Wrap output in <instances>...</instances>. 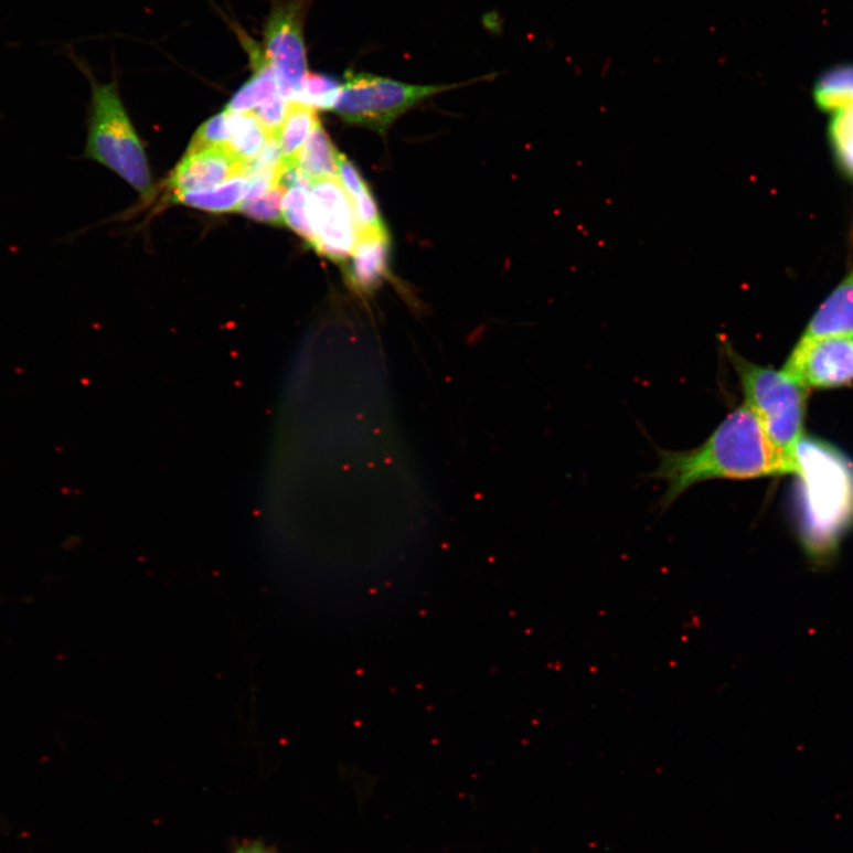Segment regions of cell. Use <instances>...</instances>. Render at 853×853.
Masks as SVG:
<instances>
[{
    "instance_id": "22",
    "label": "cell",
    "mask_w": 853,
    "mask_h": 853,
    "mask_svg": "<svg viewBox=\"0 0 853 853\" xmlns=\"http://www.w3.org/2000/svg\"><path fill=\"white\" fill-rule=\"evenodd\" d=\"M288 106L289 103L279 93L250 113L260 122L270 139H278L287 117Z\"/></svg>"
},
{
    "instance_id": "6",
    "label": "cell",
    "mask_w": 853,
    "mask_h": 853,
    "mask_svg": "<svg viewBox=\"0 0 853 853\" xmlns=\"http://www.w3.org/2000/svg\"><path fill=\"white\" fill-rule=\"evenodd\" d=\"M311 0H273L265 26L264 50L288 103L298 102L309 74L303 24Z\"/></svg>"
},
{
    "instance_id": "2",
    "label": "cell",
    "mask_w": 853,
    "mask_h": 853,
    "mask_svg": "<svg viewBox=\"0 0 853 853\" xmlns=\"http://www.w3.org/2000/svg\"><path fill=\"white\" fill-rule=\"evenodd\" d=\"M796 456L798 476L803 479L809 492L802 520L803 543L817 563H825L849 526L834 504L850 521L853 516L850 472L827 447L803 438Z\"/></svg>"
},
{
    "instance_id": "17",
    "label": "cell",
    "mask_w": 853,
    "mask_h": 853,
    "mask_svg": "<svg viewBox=\"0 0 853 853\" xmlns=\"http://www.w3.org/2000/svg\"><path fill=\"white\" fill-rule=\"evenodd\" d=\"M310 191L306 188H294L286 191L282 201L284 223L291 228L310 247L313 233L309 216Z\"/></svg>"
},
{
    "instance_id": "10",
    "label": "cell",
    "mask_w": 853,
    "mask_h": 853,
    "mask_svg": "<svg viewBox=\"0 0 853 853\" xmlns=\"http://www.w3.org/2000/svg\"><path fill=\"white\" fill-rule=\"evenodd\" d=\"M390 233L360 235L345 265V279L359 295H372L388 277Z\"/></svg>"
},
{
    "instance_id": "11",
    "label": "cell",
    "mask_w": 853,
    "mask_h": 853,
    "mask_svg": "<svg viewBox=\"0 0 853 853\" xmlns=\"http://www.w3.org/2000/svg\"><path fill=\"white\" fill-rule=\"evenodd\" d=\"M235 30L249 56L253 75L248 82L235 93L227 107H225V110L232 113H248L273 98V96L279 94L280 89L276 72L273 70L264 47L257 44L243 29L236 28Z\"/></svg>"
},
{
    "instance_id": "7",
    "label": "cell",
    "mask_w": 853,
    "mask_h": 853,
    "mask_svg": "<svg viewBox=\"0 0 853 853\" xmlns=\"http://www.w3.org/2000/svg\"><path fill=\"white\" fill-rule=\"evenodd\" d=\"M309 216L311 247L334 263H346L359 241V231L348 193L337 180L312 183Z\"/></svg>"
},
{
    "instance_id": "15",
    "label": "cell",
    "mask_w": 853,
    "mask_h": 853,
    "mask_svg": "<svg viewBox=\"0 0 853 853\" xmlns=\"http://www.w3.org/2000/svg\"><path fill=\"white\" fill-rule=\"evenodd\" d=\"M227 113L231 130L228 148L248 164L260 154L270 138L253 113Z\"/></svg>"
},
{
    "instance_id": "16",
    "label": "cell",
    "mask_w": 853,
    "mask_h": 853,
    "mask_svg": "<svg viewBox=\"0 0 853 853\" xmlns=\"http://www.w3.org/2000/svg\"><path fill=\"white\" fill-rule=\"evenodd\" d=\"M319 122L317 109L299 103H289L287 117L278 138L282 159L297 160L303 143Z\"/></svg>"
},
{
    "instance_id": "8",
    "label": "cell",
    "mask_w": 853,
    "mask_h": 853,
    "mask_svg": "<svg viewBox=\"0 0 853 853\" xmlns=\"http://www.w3.org/2000/svg\"><path fill=\"white\" fill-rule=\"evenodd\" d=\"M782 370L803 388H840L853 382V335L803 338Z\"/></svg>"
},
{
    "instance_id": "3",
    "label": "cell",
    "mask_w": 853,
    "mask_h": 853,
    "mask_svg": "<svg viewBox=\"0 0 853 853\" xmlns=\"http://www.w3.org/2000/svg\"><path fill=\"white\" fill-rule=\"evenodd\" d=\"M84 72L92 84L86 157L118 173L142 198H150L153 183L148 159L117 84H99L85 67Z\"/></svg>"
},
{
    "instance_id": "21",
    "label": "cell",
    "mask_w": 853,
    "mask_h": 853,
    "mask_svg": "<svg viewBox=\"0 0 853 853\" xmlns=\"http://www.w3.org/2000/svg\"><path fill=\"white\" fill-rule=\"evenodd\" d=\"M231 130L228 113L223 111L211 120L204 122L193 136L188 152H195L217 147H228Z\"/></svg>"
},
{
    "instance_id": "12",
    "label": "cell",
    "mask_w": 853,
    "mask_h": 853,
    "mask_svg": "<svg viewBox=\"0 0 853 853\" xmlns=\"http://www.w3.org/2000/svg\"><path fill=\"white\" fill-rule=\"evenodd\" d=\"M853 335V267L817 310L803 338Z\"/></svg>"
},
{
    "instance_id": "19",
    "label": "cell",
    "mask_w": 853,
    "mask_h": 853,
    "mask_svg": "<svg viewBox=\"0 0 853 853\" xmlns=\"http://www.w3.org/2000/svg\"><path fill=\"white\" fill-rule=\"evenodd\" d=\"M286 191L280 186L270 189L266 195L241 203L238 211L248 217L273 225H284L282 201Z\"/></svg>"
},
{
    "instance_id": "13",
    "label": "cell",
    "mask_w": 853,
    "mask_h": 853,
    "mask_svg": "<svg viewBox=\"0 0 853 853\" xmlns=\"http://www.w3.org/2000/svg\"><path fill=\"white\" fill-rule=\"evenodd\" d=\"M338 158L340 152L334 148L323 125L319 122L301 148L297 162L300 170L312 182L338 179Z\"/></svg>"
},
{
    "instance_id": "18",
    "label": "cell",
    "mask_w": 853,
    "mask_h": 853,
    "mask_svg": "<svg viewBox=\"0 0 853 853\" xmlns=\"http://www.w3.org/2000/svg\"><path fill=\"white\" fill-rule=\"evenodd\" d=\"M342 84L332 76L309 73L297 103L314 109H333L340 99Z\"/></svg>"
},
{
    "instance_id": "1",
    "label": "cell",
    "mask_w": 853,
    "mask_h": 853,
    "mask_svg": "<svg viewBox=\"0 0 853 853\" xmlns=\"http://www.w3.org/2000/svg\"><path fill=\"white\" fill-rule=\"evenodd\" d=\"M799 475L798 460L772 441L746 406L732 412L700 447L662 452L654 477L667 481L671 504L699 482Z\"/></svg>"
},
{
    "instance_id": "23",
    "label": "cell",
    "mask_w": 853,
    "mask_h": 853,
    "mask_svg": "<svg viewBox=\"0 0 853 853\" xmlns=\"http://www.w3.org/2000/svg\"><path fill=\"white\" fill-rule=\"evenodd\" d=\"M236 853H275L263 844L252 843L241 846Z\"/></svg>"
},
{
    "instance_id": "14",
    "label": "cell",
    "mask_w": 853,
    "mask_h": 853,
    "mask_svg": "<svg viewBox=\"0 0 853 853\" xmlns=\"http://www.w3.org/2000/svg\"><path fill=\"white\" fill-rule=\"evenodd\" d=\"M247 186V177L239 175L218 185L216 189L202 192H186L171 200L172 202L182 203L211 213L237 212L241 203L245 200Z\"/></svg>"
},
{
    "instance_id": "9",
    "label": "cell",
    "mask_w": 853,
    "mask_h": 853,
    "mask_svg": "<svg viewBox=\"0 0 853 853\" xmlns=\"http://www.w3.org/2000/svg\"><path fill=\"white\" fill-rule=\"evenodd\" d=\"M246 166L228 147L186 152L168 180L170 200L182 193L211 189L245 175Z\"/></svg>"
},
{
    "instance_id": "5",
    "label": "cell",
    "mask_w": 853,
    "mask_h": 853,
    "mask_svg": "<svg viewBox=\"0 0 853 853\" xmlns=\"http://www.w3.org/2000/svg\"><path fill=\"white\" fill-rule=\"evenodd\" d=\"M460 85L415 86L395 79L349 72L333 110L345 122L384 135L404 113L430 96Z\"/></svg>"
},
{
    "instance_id": "4",
    "label": "cell",
    "mask_w": 853,
    "mask_h": 853,
    "mask_svg": "<svg viewBox=\"0 0 853 853\" xmlns=\"http://www.w3.org/2000/svg\"><path fill=\"white\" fill-rule=\"evenodd\" d=\"M727 353L742 384L745 406L758 418L768 437L797 459L809 391L785 370L754 364L738 355L729 344Z\"/></svg>"
},
{
    "instance_id": "20",
    "label": "cell",
    "mask_w": 853,
    "mask_h": 853,
    "mask_svg": "<svg viewBox=\"0 0 853 853\" xmlns=\"http://www.w3.org/2000/svg\"><path fill=\"white\" fill-rule=\"evenodd\" d=\"M830 135L836 157L853 177V120L846 110L833 113Z\"/></svg>"
}]
</instances>
